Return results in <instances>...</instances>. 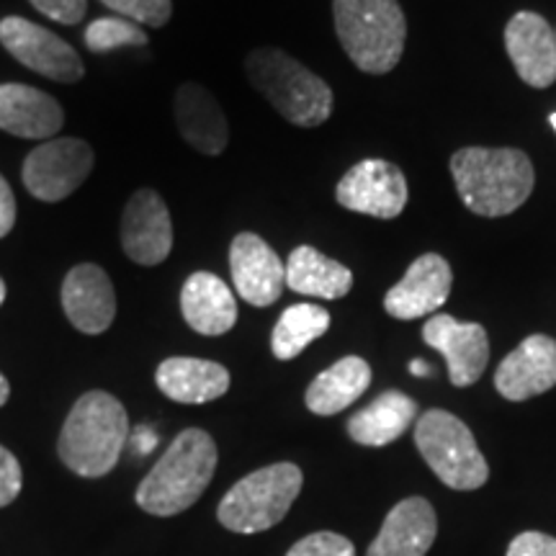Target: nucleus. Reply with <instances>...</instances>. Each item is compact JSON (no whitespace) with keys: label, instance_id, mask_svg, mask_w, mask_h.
<instances>
[{"label":"nucleus","instance_id":"1","mask_svg":"<svg viewBox=\"0 0 556 556\" xmlns=\"http://www.w3.org/2000/svg\"><path fill=\"white\" fill-rule=\"evenodd\" d=\"M451 176L469 212L505 217L531 197L536 173L531 157L513 148H464L451 155Z\"/></svg>","mask_w":556,"mask_h":556},{"label":"nucleus","instance_id":"2","mask_svg":"<svg viewBox=\"0 0 556 556\" xmlns=\"http://www.w3.org/2000/svg\"><path fill=\"white\" fill-rule=\"evenodd\" d=\"M217 443L201 428H189L173 438L163 458L152 467L137 490V505L157 518L189 510L217 471Z\"/></svg>","mask_w":556,"mask_h":556},{"label":"nucleus","instance_id":"3","mask_svg":"<svg viewBox=\"0 0 556 556\" xmlns=\"http://www.w3.org/2000/svg\"><path fill=\"white\" fill-rule=\"evenodd\" d=\"M127 435V409L114 394L96 389L83 394L70 409L58 451L65 467L75 475L90 479L106 477L119 462Z\"/></svg>","mask_w":556,"mask_h":556},{"label":"nucleus","instance_id":"4","mask_svg":"<svg viewBox=\"0 0 556 556\" xmlns=\"http://www.w3.org/2000/svg\"><path fill=\"white\" fill-rule=\"evenodd\" d=\"M245 73L250 86L289 124L312 129L330 119L336 103L330 86L291 54L261 47L248 54Z\"/></svg>","mask_w":556,"mask_h":556},{"label":"nucleus","instance_id":"5","mask_svg":"<svg viewBox=\"0 0 556 556\" xmlns=\"http://www.w3.org/2000/svg\"><path fill=\"white\" fill-rule=\"evenodd\" d=\"M340 45L361 73L384 75L405 52L407 21L397 0H332Z\"/></svg>","mask_w":556,"mask_h":556},{"label":"nucleus","instance_id":"6","mask_svg":"<svg viewBox=\"0 0 556 556\" xmlns=\"http://www.w3.org/2000/svg\"><path fill=\"white\" fill-rule=\"evenodd\" d=\"M302 469L296 464H270L242 477L222 497L217 518L235 533H261L281 523L302 492Z\"/></svg>","mask_w":556,"mask_h":556},{"label":"nucleus","instance_id":"7","mask_svg":"<svg viewBox=\"0 0 556 556\" xmlns=\"http://www.w3.org/2000/svg\"><path fill=\"white\" fill-rule=\"evenodd\" d=\"M415 443L428 467L451 490H477L490 477L471 430L446 409H428L417 420Z\"/></svg>","mask_w":556,"mask_h":556},{"label":"nucleus","instance_id":"8","mask_svg":"<svg viewBox=\"0 0 556 556\" xmlns=\"http://www.w3.org/2000/svg\"><path fill=\"white\" fill-rule=\"evenodd\" d=\"M93 163V148L83 139H47L26 155L21 178L34 199L58 204L86 184Z\"/></svg>","mask_w":556,"mask_h":556},{"label":"nucleus","instance_id":"9","mask_svg":"<svg viewBox=\"0 0 556 556\" xmlns=\"http://www.w3.org/2000/svg\"><path fill=\"white\" fill-rule=\"evenodd\" d=\"M0 45L13 60L58 83H78L86 73L80 54L45 26L29 18L5 16L0 21Z\"/></svg>","mask_w":556,"mask_h":556},{"label":"nucleus","instance_id":"10","mask_svg":"<svg viewBox=\"0 0 556 556\" xmlns=\"http://www.w3.org/2000/svg\"><path fill=\"white\" fill-rule=\"evenodd\" d=\"M336 199L348 212L377 219H394L407 206L405 173L389 160H361L340 178Z\"/></svg>","mask_w":556,"mask_h":556},{"label":"nucleus","instance_id":"11","mask_svg":"<svg viewBox=\"0 0 556 556\" xmlns=\"http://www.w3.org/2000/svg\"><path fill=\"white\" fill-rule=\"evenodd\" d=\"M122 248L137 266H160L173 250V222L163 197L152 189L131 193L122 214Z\"/></svg>","mask_w":556,"mask_h":556},{"label":"nucleus","instance_id":"12","mask_svg":"<svg viewBox=\"0 0 556 556\" xmlns=\"http://www.w3.org/2000/svg\"><path fill=\"white\" fill-rule=\"evenodd\" d=\"M422 340L448 364L454 387H471L490 364V338L477 323H458L451 315H433L422 328Z\"/></svg>","mask_w":556,"mask_h":556},{"label":"nucleus","instance_id":"13","mask_svg":"<svg viewBox=\"0 0 556 556\" xmlns=\"http://www.w3.org/2000/svg\"><path fill=\"white\" fill-rule=\"evenodd\" d=\"M235 291L253 307H270L287 287V266L255 232H240L229 245Z\"/></svg>","mask_w":556,"mask_h":556},{"label":"nucleus","instance_id":"14","mask_svg":"<svg viewBox=\"0 0 556 556\" xmlns=\"http://www.w3.org/2000/svg\"><path fill=\"white\" fill-rule=\"evenodd\" d=\"M505 50L528 86L548 88L556 80V31L539 13L520 11L507 21Z\"/></svg>","mask_w":556,"mask_h":556},{"label":"nucleus","instance_id":"15","mask_svg":"<svg viewBox=\"0 0 556 556\" xmlns=\"http://www.w3.org/2000/svg\"><path fill=\"white\" fill-rule=\"evenodd\" d=\"M454 287V274L446 258L438 253H426L413 261L397 287L387 291L384 309L394 319H417L435 315L446 304Z\"/></svg>","mask_w":556,"mask_h":556},{"label":"nucleus","instance_id":"16","mask_svg":"<svg viewBox=\"0 0 556 556\" xmlns=\"http://www.w3.org/2000/svg\"><path fill=\"white\" fill-rule=\"evenodd\" d=\"M62 309L75 330L101 336L116 317L114 283L96 263H80L62 281Z\"/></svg>","mask_w":556,"mask_h":556},{"label":"nucleus","instance_id":"17","mask_svg":"<svg viewBox=\"0 0 556 556\" xmlns=\"http://www.w3.org/2000/svg\"><path fill=\"white\" fill-rule=\"evenodd\" d=\"M556 384V340L531 336L507 353L495 371V387L505 400L526 402Z\"/></svg>","mask_w":556,"mask_h":556},{"label":"nucleus","instance_id":"18","mask_svg":"<svg viewBox=\"0 0 556 556\" xmlns=\"http://www.w3.org/2000/svg\"><path fill=\"white\" fill-rule=\"evenodd\" d=\"M65 127V111L45 90L24 83L0 86V129L21 139H50Z\"/></svg>","mask_w":556,"mask_h":556},{"label":"nucleus","instance_id":"19","mask_svg":"<svg viewBox=\"0 0 556 556\" xmlns=\"http://www.w3.org/2000/svg\"><path fill=\"white\" fill-rule=\"evenodd\" d=\"M438 520L426 497H407L387 513L379 536L366 556H426L433 546Z\"/></svg>","mask_w":556,"mask_h":556},{"label":"nucleus","instance_id":"20","mask_svg":"<svg viewBox=\"0 0 556 556\" xmlns=\"http://www.w3.org/2000/svg\"><path fill=\"white\" fill-rule=\"evenodd\" d=\"M176 124L184 142L201 155H222L229 142L227 116L219 101L199 83H184L176 90Z\"/></svg>","mask_w":556,"mask_h":556},{"label":"nucleus","instance_id":"21","mask_svg":"<svg viewBox=\"0 0 556 556\" xmlns=\"http://www.w3.org/2000/svg\"><path fill=\"white\" fill-rule=\"evenodd\" d=\"M180 312L191 330L208 338L225 336L238 323V302L232 289L208 270H197L186 278L180 291Z\"/></svg>","mask_w":556,"mask_h":556},{"label":"nucleus","instance_id":"22","mask_svg":"<svg viewBox=\"0 0 556 556\" xmlns=\"http://www.w3.org/2000/svg\"><path fill=\"white\" fill-rule=\"evenodd\" d=\"M157 389L180 405H206L225 397L229 389V371L217 361L204 358H168L157 366Z\"/></svg>","mask_w":556,"mask_h":556},{"label":"nucleus","instance_id":"23","mask_svg":"<svg viewBox=\"0 0 556 556\" xmlns=\"http://www.w3.org/2000/svg\"><path fill=\"white\" fill-rule=\"evenodd\" d=\"M415 415V400L397 392V389H389V392H381L371 405L358 409V413L348 420V435L356 443H361V446H387V443L397 441V438L413 426Z\"/></svg>","mask_w":556,"mask_h":556},{"label":"nucleus","instance_id":"24","mask_svg":"<svg viewBox=\"0 0 556 556\" xmlns=\"http://www.w3.org/2000/svg\"><path fill=\"white\" fill-rule=\"evenodd\" d=\"M368 384H371V366L364 358L348 356L325 368L312 381L307 394H304V402L315 415H338L345 407H351L366 392Z\"/></svg>","mask_w":556,"mask_h":556},{"label":"nucleus","instance_id":"25","mask_svg":"<svg viewBox=\"0 0 556 556\" xmlns=\"http://www.w3.org/2000/svg\"><path fill=\"white\" fill-rule=\"evenodd\" d=\"M287 287L315 299H343L353 289V274L312 245H299L287 261Z\"/></svg>","mask_w":556,"mask_h":556},{"label":"nucleus","instance_id":"26","mask_svg":"<svg viewBox=\"0 0 556 556\" xmlns=\"http://www.w3.org/2000/svg\"><path fill=\"white\" fill-rule=\"evenodd\" d=\"M330 330L328 309L317 304H294L278 317L274 336H270V348L278 361H291L304 351L317 338H323Z\"/></svg>","mask_w":556,"mask_h":556},{"label":"nucleus","instance_id":"27","mask_svg":"<svg viewBox=\"0 0 556 556\" xmlns=\"http://www.w3.org/2000/svg\"><path fill=\"white\" fill-rule=\"evenodd\" d=\"M144 47L148 34L135 21L122 16L116 18H96L86 29V47L90 52L103 54L116 50V47Z\"/></svg>","mask_w":556,"mask_h":556},{"label":"nucleus","instance_id":"28","mask_svg":"<svg viewBox=\"0 0 556 556\" xmlns=\"http://www.w3.org/2000/svg\"><path fill=\"white\" fill-rule=\"evenodd\" d=\"M101 3L119 13L122 18L135 21L139 26H152V29L165 26L173 16L170 0H101Z\"/></svg>","mask_w":556,"mask_h":556},{"label":"nucleus","instance_id":"29","mask_svg":"<svg viewBox=\"0 0 556 556\" xmlns=\"http://www.w3.org/2000/svg\"><path fill=\"white\" fill-rule=\"evenodd\" d=\"M287 556H356V548H353V544L345 536H340V533L319 531L296 541Z\"/></svg>","mask_w":556,"mask_h":556},{"label":"nucleus","instance_id":"30","mask_svg":"<svg viewBox=\"0 0 556 556\" xmlns=\"http://www.w3.org/2000/svg\"><path fill=\"white\" fill-rule=\"evenodd\" d=\"M29 3L47 18L60 21L65 26L80 24L88 9V0H29Z\"/></svg>","mask_w":556,"mask_h":556},{"label":"nucleus","instance_id":"31","mask_svg":"<svg viewBox=\"0 0 556 556\" xmlns=\"http://www.w3.org/2000/svg\"><path fill=\"white\" fill-rule=\"evenodd\" d=\"M21 484H24V477H21L18 458L0 446V507L11 505L18 497Z\"/></svg>","mask_w":556,"mask_h":556},{"label":"nucleus","instance_id":"32","mask_svg":"<svg viewBox=\"0 0 556 556\" xmlns=\"http://www.w3.org/2000/svg\"><path fill=\"white\" fill-rule=\"evenodd\" d=\"M507 556H556V539L539 531L520 533L507 548Z\"/></svg>","mask_w":556,"mask_h":556},{"label":"nucleus","instance_id":"33","mask_svg":"<svg viewBox=\"0 0 556 556\" xmlns=\"http://www.w3.org/2000/svg\"><path fill=\"white\" fill-rule=\"evenodd\" d=\"M13 225H16V199H13L9 180L0 176V238H5Z\"/></svg>","mask_w":556,"mask_h":556},{"label":"nucleus","instance_id":"34","mask_svg":"<svg viewBox=\"0 0 556 556\" xmlns=\"http://www.w3.org/2000/svg\"><path fill=\"white\" fill-rule=\"evenodd\" d=\"M409 374H415V377H430V366L422 358H417L409 364Z\"/></svg>","mask_w":556,"mask_h":556},{"label":"nucleus","instance_id":"35","mask_svg":"<svg viewBox=\"0 0 556 556\" xmlns=\"http://www.w3.org/2000/svg\"><path fill=\"white\" fill-rule=\"evenodd\" d=\"M9 397H11V384H9V379H5L3 374H0V407H3L5 402H9Z\"/></svg>","mask_w":556,"mask_h":556},{"label":"nucleus","instance_id":"36","mask_svg":"<svg viewBox=\"0 0 556 556\" xmlns=\"http://www.w3.org/2000/svg\"><path fill=\"white\" fill-rule=\"evenodd\" d=\"M3 302H5V281L0 278V304H3Z\"/></svg>","mask_w":556,"mask_h":556},{"label":"nucleus","instance_id":"37","mask_svg":"<svg viewBox=\"0 0 556 556\" xmlns=\"http://www.w3.org/2000/svg\"><path fill=\"white\" fill-rule=\"evenodd\" d=\"M548 122H552V127L556 129V114H552V116H548Z\"/></svg>","mask_w":556,"mask_h":556}]
</instances>
